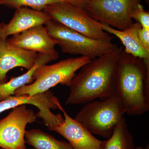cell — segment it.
Wrapping results in <instances>:
<instances>
[{
  "label": "cell",
  "mask_w": 149,
  "mask_h": 149,
  "mask_svg": "<svg viewBox=\"0 0 149 149\" xmlns=\"http://www.w3.org/2000/svg\"><path fill=\"white\" fill-rule=\"evenodd\" d=\"M123 47L91 59L75 74L65 104H85L106 100L116 93L118 64Z\"/></svg>",
  "instance_id": "6da1fadb"
},
{
  "label": "cell",
  "mask_w": 149,
  "mask_h": 149,
  "mask_svg": "<svg viewBox=\"0 0 149 149\" xmlns=\"http://www.w3.org/2000/svg\"><path fill=\"white\" fill-rule=\"evenodd\" d=\"M116 93L125 113L141 116L149 110V59L123 50L118 64Z\"/></svg>",
  "instance_id": "7a4b0ae2"
},
{
  "label": "cell",
  "mask_w": 149,
  "mask_h": 149,
  "mask_svg": "<svg viewBox=\"0 0 149 149\" xmlns=\"http://www.w3.org/2000/svg\"><path fill=\"white\" fill-rule=\"evenodd\" d=\"M125 113L122 102L115 93L102 101L85 104L74 119L92 134L108 139Z\"/></svg>",
  "instance_id": "3957f363"
},
{
  "label": "cell",
  "mask_w": 149,
  "mask_h": 149,
  "mask_svg": "<svg viewBox=\"0 0 149 149\" xmlns=\"http://www.w3.org/2000/svg\"><path fill=\"white\" fill-rule=\"evenodd\" d=\"M91 60L81 56L62 60L53 64L41 65L33 75L34 82L17 89L13 95H34L49 91L58 84L70 87L76 72Z\"/></svg>",
  "instance_id": "277c9868"
},
{
  "label": "cell",
  "mask_w": 149,
  "mask_h": 149,
  "mask_svg": "<svg viewBox=\"0 0 149 149\" xmlns=\"http://www.w3.org/2000/svg\"><path fill=\"white\" fill-rule=\"evenodd\" d=\"M45 26L49 34L64 53L79 55L93 59L118 47L112 42L113 39H92L52 19Z\"/></svg>",
  "instance_id": "5b68a950"
},
{
  "label": "cell",
  "mask_w": 149,
  "mask_h": 149,
  "mask_svg": "<svg viewBox=\"0 0 149 149\" xmlns=\"http://www.w3.org/2000/svg\"><path fill=\"white\" fill-rule=\"evenodd\" d=\"M51 19L88 37L97 40L113 39L84 9L66 2L50 5L43 10Z\"/></svg>",
  "instance_id": "8992f818"
},
{
  "label": "cell",
  "mask_w": 149,
  "mask_h": 149,
  "mask_svg": "<svg viewBox=\"0 0 149 149\" xmlns=\"http://www.w3.org/2000/svg\"><path fill=\"white\" fill-rule=\"evenodd\" d=\"M142 0H91L84 8L94 19L112 28L125 30L133 23V9Z\"/></svg>",
  "instance_id": "52a82bcc"
},
{
  "label": "cell",
  "mask_w": 149,
  "mask_h": 149,
  "mask_svg": "<svg viewBox=\"0 0 149 149\" xmlns=\"http://www.w3.org/2000/svg\"><path fill=\"white\" fill-rule=\"evenodd\" d=\"M37 113L26 105L15 107L0 120V148L3 149H26V126L37 120Z\"/></svg>",
  "instance_id": "ba28073f"
},
{
  "label": "cell",
  "mask_w": 149,
  "mask_h": 149,
  "mask_svg": "<svg viewBox=\"0 0 149 149\" xmlns=\"http://www.w3.org/2000/svg\"><path fill=\"white\" fill-rule=\"evenodd\" d=\"M58 101L50 90L32 96L11 95L0 101V113L21 105H33L39 109L37 113V117L42 118L48 129L52 131L54 127L64 120L61 114H55L51 111L58 109L57 104Z\"/></svg>",
  "instance_id": "9c48e42d"
},
{
  "label": "cell",
  "mask_w": 149,
  "mask_h": 149,
  "mask_svg": "<svg viewBox=\"0 0 149 149\" xmlns=\"http://www.w3.org/2000/svg\"><path fill=\"white\" fill-rule=\"evenodd\" d=\"M57 104L58 109L63 113L64 120L54 127L52 131L66 139L73 149H102L103 141L97 139L81 123L70 117L59 101Z\"/></svg>",
  "instance_id": "30bf717a"
},
{
  "label": "cell",
  "mask_w": 149,
  "mask_h": 149,
  "mask_svg": "<svg viewBox=\"0 0 149 149\" xmlns=\"http://www.w3.org/2000/svg\"><path fill=\"white\" fill-rule=\"evenodd\" d=\"M38 53L13 45L7 39L0 38V84L8 81L7 73L16 67L29 70L37 62Z\"/></svg>",
  "instance_id": "8fae6325"
},
{
  "label": "cell",
  "mask_w": 149,
  "mask_h": 149,
  "mask_svg": "<svg viewBox=\"0 0 149 149\" xmlns=\"http://www.w3.org/2000/svg\"><path fill=\"white\" fill-rule=\"evenodd\" d=\"M8 42L13 45L37 53L54 54L56 44L48 33L45 26L40 25L12 35Z\"/></svg>",
  "instance_id": "7c38bea8"
},
{
  "label": "cell",
  "mask_w": 149,
  "mask_h": 149,
  "mask_svg": "<svg viewBox=\"0 0 149 149\" xmlns=\"http://www.w3.org/2000/svg\"><path fill=\"white\" fill-rule=\"evenodd\" d=\"M50 19L49 17L44 11L26 7L18 8L10 21L1 29L0 38L7 39L10 35L21 33L35 26L45 25Z\"/></svg>",
  "instance_id": "4fadbf2b"
},
{
  "label": "cell",
  "mask_w": 149,
  "mask_h": 149,
  "mask_svg": "<svg viewBox=\"0 0 149 149\" xmlns=\"http://www.w3.org/2000/svg\"><path fill=\"white\" fill-rule=\"evenodd\" d=\"M102 27L107 33L118 37L125 47L124 52L139 58L149 59V51L142 45L139 37V31L142 26L139 22L133 23L127 29L118 30L110 26L102 23Z\"/></svg>",
  "instance_id": "5bb4252c"
},
{
  "label": "cell",
  "mask_w": 149,
  "mask_h": 149,
  "mask_svg": "<svg viewBox=\"0 0 149 149\" xmlns=\"http://www.w3.org/2000/svg\"><path fill=\"white\" fill-rule=\"evenodd\" d=\"M58 58V53L54 54L38 53L37 62L32 68L24 74L13 77L6 83L0 84V101L9 96L13 95L15 91L20 87L33 83V75L39 67L47 64Z\"/></svg>",
  "instance_id": "9a60e30c"
},
{
  "label": "cell",
  "mask_w": 149,
  "mask_h": 149,
  "mask_svg": "<svg viewBox=\"0 0 149 149\" xmlns=\"http://www.w3.org/2000/svg\"><path fill=\"white\" fill-rule=\"evenodd\" d=\"M25 140L35 149H73L69 143L59 141L40 129L26 130Z\"/></svg>",
  "instance_id": "2e32d148"
},
{
  "label": "cell",
  "mask_w": 149,
  "mask_h": 149,
  "mask_svg": "<svg viewBox=\"0 0 149 149\" xmlns=\"http://www.w3.org/2000/svg\"><path fill=\"white\" fill-rule=\"evenodd\" d=\"M135 143L124 117L118 123L111 136L103 141L102 149H135Z\"/></svg>",
  "instance_id": "e0dca14e"
},
{
  "label": "cell",
  "mask_w": 149,
  "mask_h": 149,
  "mask_svg": "<svg viewBox=\"0 0 149 149\" xmlns=\"http://www.w3.org/2000/svg\"><path fill=\"white\" fill-rule=\"evenodd\" d=\"M65 1L64 0H6L3 5L16 9L26 7L38 11L44 10L50 5Z\"/></svg>",
  "instance_id": "ac0fdd59"
},
{
  "label": "cell",
  "mask_w": 149,
  "mask_h": 149,
  "mask_svg": "<svg viewBox=\"0 0 149 149\" xmlns=\"http://www.w3.org/2000/svg\"><path fill=\"white\" fill-rule=\"evenodd\" d=\"M131 17L141 24L143 28L149 29V13L144 9V6L138 4L133 9Z\"/></svg>",
  "instance_id": "d6986e66"
},
{
  "label": "cell",
  "mask_w": 149,
  "mask_h": 149,
  "mask_svg": "<svg viewBox=\"0 0 149 149\" xmlns=\"http://www.w3.org/2000/svg\"><path fill=\"white\" fill-rule=\"evenodd\" d=\"M140 42L145 49L149 51V29L141 27L139 31Z\"/></svg>",
  "instance_id": "ffe728a7"
},
{
  "label": "cell",
  "mask_w": 149,
  "mask_h": 149,
  "mask_svg": "<svg viewBox=\"0 0 149 149\" xmlns=\"http://www.w3.org/2000/svg\"><path fill=\"white\" fill-rule=\"evenodd\" d=\"M72 5L84 9L91 0H64Z\"/></svg>",
  "instance_id": "44dd1931"
},
{
  "label": "cell",
  "mask_w": 149,
  "mask_h": 149,
  "mask_svg": "<svg viewBox=\"0 0 149 149\" xmlns=\"http://www.w3.org/2000/svg\"><path fill=\"white\" fill-rule=\"evenodd\" d=\"M135 149H149V145L148 144L145 148L139 146L136 147Z\"/></svg>",
  "instance_id": "7402d4cb"
},
{
  "label": "cell",
  "mask_w": 149,
  "mask_h": 149,
  "mask_svg": "<svg viewBox=\"0 0 149 149\" xmlns=\"http://www.w3.org/2000/svg\"><path fill=\"white\" fill-rule=\"evenodd\" d=\"M5 23H4V22H2V23H0V31H1V29H2L3 27H4V26L5 25Z\"/></svg>",
  "instance_id": "603a6c76"
},
{
  "label": "cell",
  "mask_w": 149,
  "mask_h": 149,
  "mask_svg": "<svg viewBox=\"0 0 149 149\" xmlns=\"http://www.w3.org/2000/svg\"><path fill=\"white\" fill-rule=\"evenodd\" d=\"M6 0H0V6L3 4L5 2Z\"/></svg>",
  "instance_id": "cb8c5ba5"
},
{
  "label": "cell",
  "mask_w": 149,
  "mask_h": 149,
  "mask_svg": "<svg viewBox=\"0 0 149 149\" xmlns=\"http://www.w3.org/2000/svg\"><path fill=\"white\" fill-rule=\"evenodd\" d=\"M0 149H2V148H0Z\"/></svg>",
  "instance_id": "d4e9b609"
},
{
  "label": "cell",
  "mask_w": 149,
  "mask_h": 149,
  "mask_svg": "<svg viewBox=\"0 0 149 149\" xmlns=\"http://www.w3.org/2000/svg\"><path fill=\"white\" fill-rule=\"evenodd\" d=\"M35 149V148H33V149Z\"/></svg>",
  "instance_id": "484cf974"
}]
</instances>
